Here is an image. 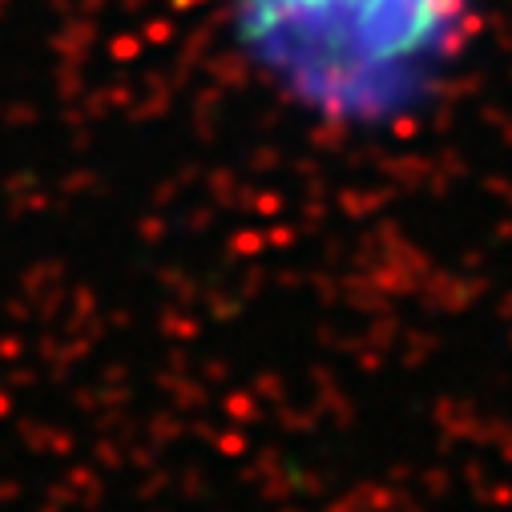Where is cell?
<instances>
[{
    "instance_id": "1",
    "label": "cell",
    "mask_w": 512,
    "mask_h": 512,
    "mask_svg": "<svg viewBox=\"0 0 512 512\" xmlns=\"http://www.w3.org/2000/svg\"><path fill=\"white\" fill-rule=\"evenodd\" d=\"M238 37L299 109L375 125L468 49L476 0H234Z\"/></svg>"
}]
</instances>
